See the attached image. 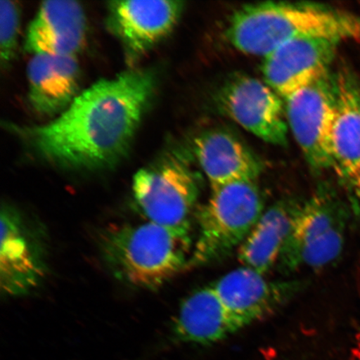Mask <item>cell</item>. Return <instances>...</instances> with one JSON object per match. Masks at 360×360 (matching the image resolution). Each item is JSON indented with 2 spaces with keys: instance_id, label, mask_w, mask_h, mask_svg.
Segmentation results:
<instances>
[{
  "instance_id": "cell-1",
  "label": "cell",
  "mask_w": 360,
  "mask_h": 360,
  "mask_svg": "<svg viewBox=\"0 0 360 360\" xmlns=\"http://www.w3.org/2000/svg\"><path fill=\"white\" fill-rule=\"evenodd\" d=\"M150 69H130L98 80L41 125H11L35 156L58 167L101 170L128 154L156 88Z\"/></svg>"
},
{
  "instance_id": "cell-2",
  "label": "cell",
  "mask_w": 360,
  "mask_h": 360,
  "mask_svg": "<svg viewBox=\"0 0 360 360\" xmlns=\"http://www.w3.org/2000/svg\"><path fill=\"white\" fill-rule=\"evenodd\" d=\"M225 36L238 51L264 58L297 39L360 40V17L321 4H250L233 13Z\"/></svg>"
},
{
  "instance_id": "cell-3",
  "label": "cell",
  "mask_w": 360,
  "mask_h": 360,
  "mask_svg": "<svg viewBox=\"0 0 360 360\" xmlns=\"http://www.w3.org/2000/svg\"><path fill=\"white\" fill-rule=\"evenodd\" d=\"M192 231L148 221L114 225L100 236L102 259L117 280L156 290L188 268Z\"/></svg>"
},
{
  "instance_id": "cell-4",
  "label": "cell",
  "mask_w": 360,
  "mask_h": 360,
  "mask_svg": "<svg viewBox=\"0 0 360 360\" xmlns=\"http://www.w3.org/2000/svg\"><path fill=\"white\" fill-rule=\"evenodd\" d=\"M264 211L255 182L212 188L196 215L198 235L188 267H201L238 251Z\"/></svg>"
},
{
  "instance_id": "cell-5",
  "label": "cell",
  "mask_w": 360,
  "mask_h": 360,
  "mask_svg": "<svg viewBox=\"0 0 360 360\" xmlns=\"http://www.w3.org/2000/svg\"><path fill=\"white\" fill-rule=\"evenodd\" d=\"M349 211L334 193L319 191L301 204L283 248L278 266L283 271L321 269L344 249Z\"/></svg>"
},
{
  "instance_id": "cell-6",
  "label": "cell",
  "mask_w": 360,
  "mask_h": 360,
  "mask_svg": "<svg viewBox=\"0 0 360 360\" xmlns=\"http://www.w3.org/2000/svg\"><path fill=\"white\" fill-rule=\"evenodd\" d=\"M188 160L183 154L171 153L134 175L135 205L148 221L192 231L200 190Z\"/></svg>"
},
{
  "instance_id": "cell-7",
  "label": "cell",
  "mask_w": 360,
  "mask_h": 360,
  "mask_svg": "<svg viewBox=\"0 0 360 360\" xmlns=\"http://www.w3.org/2000/svg\"><path fill=\"white\" fill-rule=\"evenodd\" d=\"M216 105L243 129L270 145L286 146L285 102L264 81L233 75L218 89Z\"/></svg>"
},
{
  "instance_id": "cell-8",
  "label": "cell",
  "mask_w": 360,
  "mask_h": 360,
  "mask_svg": "<svg viewBox=\"0 0 360 360\" xmlns=\"http://www.w3.org/2000/svg\"><path fill=\"white\" fill-rule=\"evenodd\" d=\"M285 102L290 131L309 165L317 170L333 168L334 75L330 72Z\"/></svg>"
},
{
  "instance_id": "cell-9",
  "label": "cell",
  "mask_w": 360,
  "mask_h": 360,
  "mask_svg": "<svg viewBox=\"0 0 360 360\" xmlns=\"http://www.w3.org/2000/svg\"><path fill=\"white\" fill-rule=\"evenodd\" d=\"M46 273L44 248L38 233L19 210L3 205L0 245L2 295H28L41 285Z\"/></svg>"
},
{
  "instance_id": "cell-10",
  "label": "cell",
  "mask_w": 360,
  "mask_h": 360,
  "mask_svg": "<svg viewBox=\"0 0 360 360\" xmlns=\"http://www.w3.org/2000/svg\"><path fill=\"white\" fill-rule=\"evenodd\" d=\"M184 8L179 0L111 1L107 27L120 40L130 65L172 32Z\"/></svg>"
},
{
  "instance_id": "cell-11",
  "label": "cell",
  "mask_w": 360,
  "mask_h": 360,
  "mask_svg": "<svg viewBox=\"0 0 360 360\" xmlns=\"http://www.w3.org/2000/svg\"><path fill=\"white\" fill-rule=\"evenodd\" d=\"M335 40L309 38L281 45L263 58L264 81L283 100L330 73Z\"/></svg>"
},
{
  "instance_id": "cell-12",
  "label": "cell",
  "mask_w": 360,
  "mask_h": 360,
  "mask_svg": "<svg viewBox=\"0 0 360 360\" xmlns=\"http://www.w3.org/2000/svg\"><path fill=\"white\" fill-rule=\"evenodd\" d=\"M241 328L273 314L300 290L297 281H270L264 274L242 266L211 285Z\"/></svg>"
},
{
  "instance_id": "cell-13",
  "label": "cell",
  "mask_w": 360,
  "mask_h": 360,
  "mask_svg": "<svg viewBox=\"0 0 360 360\" xmlns=\"http://www.w3.org/2000/svg\"><path fill=\"white\" fill-rule=\"evenodd\" d=\"M86 33V15L80 3L45 1L26 31L24 49L33 56H76L84 47Z\"/></svg>"
},
{
  "instance_id": "cell-14",
  "label": "cell",
  "mask_w": 360,
  "mask_h": 360,
  "mask_svg": "<svg viewBox=\"0 0 360 360\" xmlns=\"http://www.w3.org/2000/svg\"><path fill=\"white\" fill-rule=\"evenodd\" d=\"M193 152L211 188L240 182H255L262 162L235 135L210 129L198 135Z\"/></svg>"
},
{
  "instance_id": "cell-15",
  "label": "cell",
  "mask_w": 360,
  "mask_h": 360,
  "mask_svg": "<svg viewBox=\"0 0 360 360\" xmlns=\"http://www.w3.org/2000/svg\"><path fill=\"white\" fill-rule=\"evenodd\" d=\"M27 78L30 105L42 115H60L80 94L76 56L34 55L27 65Z\"/></svg>"
},
{
  "instance_id": "cell-16",
  "label": "cell",
  "mask_w": 360,
  "mask_h": 360,
  "mask_svg": "<svg viewBox=\"0 0 360 360\" xmlns=\"http://www.w3.org/2000/svg\"><path fill=\"white\" fill-rule=\"evenodd\" d=\"M240 330L211 285L183 301L173 326L175 340L195 345L213 344Z\"/></svg>"
},
{
  "instance_id": "cell-17",
  "label": "cell",
  "mask_w": 360,
  "mask_h": 360,
  "mask_svg": "<svg viewBox=\"0 0 360 360\" xmlns=\"http://www.w3.org/2000/svg\"><path fill=\"white\" fill-rule=\"evenodd\" d=\"M333 169L345 178L360 163V84L347 70L334 75Z\"/></svg>"
},
{
  "instance_id": "cell-18",
  "label": "cell",
  "mask_w": 360,
  "mask_h": 360,
  "mask_svg": "<svg viewBox=\"0 0 360 360\" xmlns=\"http://www.w3.org/2000/svg\"><path fill=\"white\" fill-rule=\"evenodd\" d=\"M300 205L281 200L264 211L237 251L243 266L264 274L278 264Z\"/></svg>"
},
{
  "instance_id": "cell-19",
  "label": "cell",
  "mask_w": 360,
  "mask_h": 360,
  "mask_svg": "<svg viewBox=\"0 0 360 360\" xmlns=\"http://www.w3.org/2000/svg\"><path fill=\"white\" fill-rule=\"evenodd\" d=\"M21 8L10 0L0 1V56L7 66L15 56L20 29Z\"/></svg>"
},
{
  "instance_id": "cell-20",
  "label": "cell",
  "mask_w": 360,
  "mask_h": 360,
  "mask_svg": "<svg viewBox=\"0 0 360 360\" xmlns=\"http://www.w3.org/2000/svg\"><path fill=\"white\" fill-rule=\"evenodd\" d=\"M344 179L350 191L351 208L360 216V163Z\"/></svg>"
}]
</instances>
